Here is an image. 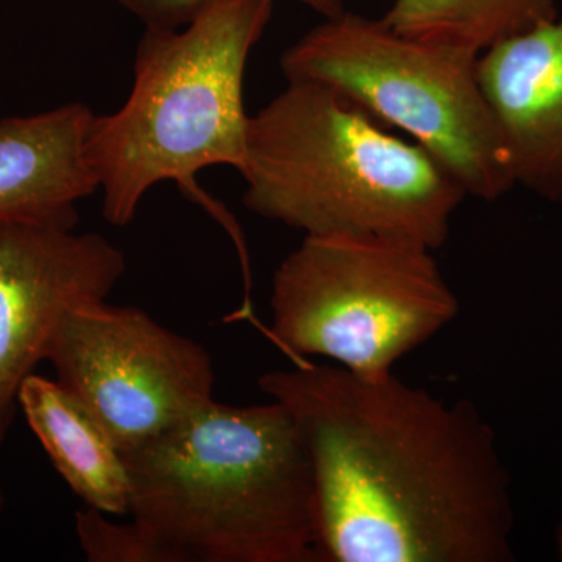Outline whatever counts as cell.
I'll return each mask as SVG.
<instances>
[{
	"label": "cell",
	"instance_id": "obj_1",
	"mask_svg": "<svg viewBox=\"0 0 562 562\" xmlns=\"http://www.w3.org/2000/svg\"><path fill=\"white\" fill-rule=\"evenodd\" d=\"M312 464L321 562H512V476L465 401L305 360L261 376Z\"/></svg>",
	"mask_w": 562,
	"mask_h": 562
},
{
	"label": "cell",
	"instance_id": "obj_2",
	"mask_svg": "<svg viewBox=\"0 0 562 562\" xmlns=\"http://www.w3.org/2000/svg\"><path fill=\"white\" fill-rule=\"evenodd\" d=\"M125 461L128 514L169 562H321L312 464L279 402L211 398Z\"/></svg>",
	"mask_w": 562,
	"mask_h": 562
},
{
	"label": "cell",
	"instance_id": "obj_3",
	"mask_svg": "<svg viewBox=\"0 0 562 562\" xmlns=\"http://www.w3.org/2000/svg\"><path fill=\"white\" fill-rule=\"evenodd\" d=\"M239 173L247 210L305 236H386L431 250L468 198L424 147L314 81H288L249 117Z\"/></svg>",
	"mask_w": 562,
	"mask_h": 562
},
{
	"label": "cell",
	"instance_id": "obj_4",
	"mask_svg": "<svg viewBox=\"0 0 562 562\" xmlns=\"http://www.w3.org/2000/svg\"><path fill=\"white\" fill-rule=\"evenodd\" d=\"M272 10L273 0H217L184 27H146L131 94L94 117L87 140L106 222L131 224L147 192L173 181L227 228L247 268L238 224L199 187L198 173L213 166L241 172L250 117L244 76Z\"/></svg>",
	"mask_w": 562,
	"mask_h": 562
},
{
	"label": "cell",
	"instance_id": "obj_5",
	"mask_svg": "<svg viewBox=\"0 0 562 562\" xmlns=\"http://www.w3.org/2000/svg\"><path fill=\"white\" fill-rule=\"evenodd\" d=\"M479 57L344 10L288 47L280 68L286 81L324 85L408 133L465 194L494 202L516 180L501 125L480 87Z\"/></svg>",
	"mask_w": 562,
	"mask_h": 562
},
{
	"label": "cell",
	"instance_id": "obj_6",
	"mask_svg": "<svg viewBox=\"0 0 562 562\" xmlns=\"http://www.w3.org/2000/svg\"><path fill=\"white\" fill-rule=\"evenodd\" d=\"M432 254L386 236H305L273 273L272 338L294 362L322 357L364 379L391 375L460 313Z\"/></svg>",
	"mask_w": 562,
	"mask_h": 562
},
{
	"label": "cell",
	"instance_id": "obj_7",
	"mask_svg": "<svg viewBox=\"0 0 562 562\" xmlns=\"http://www.w3.org/2000/svg\"><path fill=\"white\" fill-rule=\"evenodd\" d=\"M46 361L124 454L214 398L213 358L202 344L106 299L69 310Z\"/></svg>",
	"mask_w": 562,
	"mask_h": 562
},
{
	"label": "cell",
	"instance_id": "obj_8",
	"mask_svg": "<svg viewBox=\"0 0 562 562\" xmlns=\"http://www.w3.org/2000/svg\"><path fill=\"white\" fill-rule=\"evenodd\" d=\"M125 269L124 251L98 233L0 224V441L63 317L79 303L109 299Z\"/></svg>",
	"mask_w": 562,
	"mask_h": 562
},
{
	"label": "cell",
	"instance_id": "obj_9",
	"mask_svg": "<svg viewBox=\"0 0 562 562\" xmlns=\"http://www.w3.org/2000/svg\"><path fill=\"white\" fill-rule=\"evenodd\" d=\"M484 98L501 125L516 184L562 202V18L479 57Z\"/></svg>",
	"mask_w": 562,
	"mask_h": 562
},
{
	"label": "cell",
	"instance_id": "obj_10",
	"mask_svg": "<svg viewBox=\"0 0 562 562\" xmlns=\"http://www.w3.org/2000/svg\"><path fill=\"white\" fill-rule=\"evenodd\" d=\"M95 114L81 102L0 120V224L76 228L99 191L87 154Z\"/></svg>",
	"mask_w": 562,
	"mask_h": 562
},
{
	"label": "cell",
	"instance_id": "obj_11",
	"mask_svg": "<svg viewBox=\"0 0 562 562\" xmlns=\"http://www.w3.org/2000/svg\"><path fill=\"white\" fill-rule=\"evenodd\" d=\"M18 405L52 464L88 508L124 516L131 506L127 461L95 414L57 380L32 373Z\"/></svg>",
	"mask_w": 562,
	"mask_h": 562
},
{
	"label": "cell",
	"instance_id": "obj_12",
	"mask_svg": "<svg viewBox=\"0 0 562 562\" xmlns=\"http://www.w3.org/2000/svg\"><path fill=\"white\" fill-rule=\"evenodd\" d=\"M557 16L558 0H392L382 20L409 38L482 55Z\"/></svg>",
	"mask_w": 562,
	"mask_h": 562
},
{
	"label": "cell",
	"instance_id": "obj_13",
	"mask_svg": "<svg viewBox=\"0 0 562 562\" xmlns=\"http://www.w3.org/2000/svg\"><path fill=\"white\" fill-rule=\"evenodd\" d=\"M76 532L90 562H169L165 550L133 519L116 522L87 506L76 514Z\"/></svg>",
	"mask_w": 562,
	"mask_h": 562
},
{
	"label": "cell",
	"instance_id": "obj_14",
	"mask_svg": "<svg viewBox=\"0 0 562 562\" xmlns=\"http://www.w3.org/2000/svg\"><path fill=\"white\" fill-rule=\"evenodd\" d=\"M136 20L151 29H180L190 24L203 10L217 0H117ZM324 18H333L346 10V0H292Z\"/></svg>",
	"mask_w": 562,
	"mask_h": 562
},
{
	"label": "cell",
	"instance_id": "obj_15",
	"mask_svg": "<svg viewBox=\"0 0 562 562\" xmlns=\"http://www.w3.org/2000/svg\"><path fill=\"white\" fill-rule=\"evenodd\" d=\"M554 549H557L558 560L562 561V520L554 531Z\"/></svg>",
	"mask_w": 562,
	"mask_h": 562
},
{
	"label": "cell",
	"instance_id": "obj_16",
	"mask_svg": "<svg viewBox=\"0 0 562 562\" xmlns=\"http://www.w3.org/2000/svg\"><path fill=\"white\" fill-rule=\"evenodd\" d=\"M2 503H3V497H2V492H0V508H2Z\"/></svg>",
	"mask_w": 562,
	"mask_h": 562
}]
</instances>
